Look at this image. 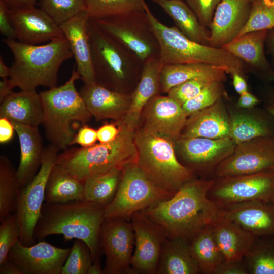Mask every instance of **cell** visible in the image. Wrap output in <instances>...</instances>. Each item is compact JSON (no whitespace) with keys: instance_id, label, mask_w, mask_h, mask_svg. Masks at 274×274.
<instances>
[{"instance_id":"39","label":"cell","mask_w":274,"mask_h":274,"mask_svg":"<svg viewBox=\"0 0 274 274\" xmlns=\"http://www.w3.org/2000/svg\"><path fill=\"white\" fill-rule=\"evenodd\" d=\"M91 19L113 17L134 11H145V0H84Z\"/></svg>"},{"instance_id":"42","label":"cell","mask_w":274,"mask_h":274,"mask_svg":"<svg viewBox=\"0 0 274 274\" xmlns=\"http://www.w3.org/2000/svg\"><path fill=\"white\" fill-rule=\"evenodd\" d=\"M93 261L90 250L86 244L81 240L74 239L60 274H88Z\"/></svg>"},{"instance_id":"48","label":"cell","mask_w":274,"mask_h":274,"mask_svg":"<svg viewBox=\"0 0 274 274\" xmlns=\"http://www.w3.org/2000/svg\"><path fill=\"white\" fill-rule=\"evenodd\" d=\"M97 140V130L85 125L75 134L71 145L79 144L82 147H88L96 144Z\"/></svg>"},{"instance_id":"13","label":"cell","mask_w":274,"mask_h":274,"mask_svg":"<svg viewBox=\"0 0 274 274\" xmlns=\"http://www.w3.org/2000/svg\"><path fill=\"white\" fill-rule=\"evenodd\" d=\"M274 172V135L236 145L231 155L215 169V178Z\"/></svg>"},{"instance_id":"15","label":"cell","mask_w":274,"mask_h":274,"mask_svg":"<svg viewBox=\"0 0 274 274\" xmlns=\"http://www.w3.org/2000/svg\"><path fill=\"white\" fill-rule=\"evenodd\" d=\"M180 162L190 169L213 173L216 167L233 152L236 144L230 137L210 139L180 137L175 142Z\"/></svg>"},{"instance_id":"24","label":"cell","mask_w":274,"mask_h":274,"mask_svg":"<svg viewBox=\"0 0 274 274\" xmlns=\"http://www.w3.org/2000/svg\"><path fill=\"white\" fill-rule=\"evenodd\" d=\"M164 65L160 57L144 62L139 81L130 95L129 108L121 120L127 126L136 130L145 106L153 97L158 94L160 74Z\"/></svg>"},{"instance_id":"50","label":"cell","mask_w":274,"mask_h":274,"mask_svg":"<svg viewBox=\"0 0 274 274\" xmlns=\"http://www.w3.org/2000/svg\"><path fill=\"white\" fill-rule=\"evenodd\" d=\"M119 132L116 122L104 124L97 130V140L101 143H107L114 140Z\"/></svg>"},{"instance_id":"1","label":"cell","mask_w":274,"mask_h":274,"mask_svg":"<svg viewBox=\"0 0 274 274\" xmlns=\"http://www.w3.org/2000/svg\"><path fill=\"white\" fill-rule=\"evenodd\" d=\"M214 179L194 178L183 184L170 198L141 211L162 226L168 238L189 242L218 218L220 207L208 196Z\"/></svg>"},{"instance_id":"36","label":"cell","mask_w":274,"mask_h":274,"mask_svg":"<svg viewBox=\"0 0 274 274\" xmlns=\"http://www.w3.org/2000/svg\"><path fill=\"white\" fill-rule=\"evenodd\" d=\"M122 170L94 176L84 182L83 201L106 208L113 199Z\"/></svg>"},{"instance_id":"46","label":"cell","mask_w":274,"mask_h":274,"mask_svg":"<svg viewBox=\"0 0 274 274\" xmlns=\"http://www.w3.org/2000/svg\"><path fill=\"white\" fill-rule=\"evenodd\" d=\"M200 24L209 28L215 10L222 0H185Z\"/></svg>"},{"instance_id":"14","label":"cell","mask_w":274,"mask_h":274,"mask_svg":"<svg viewBox=\"0 0 274 274\" xmlns=\"http://www.w3.org/2000/svg\"><path fill=\"white\" fill-rule=\"evenodd\" d=\"M99 241L106 255L104 274L133 273L130 263L134 233L131 223L122 218H105Z\"/></svg>"},{"instance_id":"62","label":"cell","mask_w":274,"mask_h":274,"mask_svg":"<svg viewBox=\"0 0 274 274\" xmlns=\"http://www.w3.org/2000/svg\"><path fill=\"white\" fill-rule=\"evenodd\" d=\"M248 1H250V2H252L254 1V0H248Z\"/></svg>"},{"instance_id":"44","label":"cell","mask_w":274,"mask_h":274,"mask_svg":"<svg viewBox=\"0 0 274 274\" xmlns=\"http://www.w3.org/2000/svg\"><path fill=\"white\" fill-rule=\"evenodd\" d=\"M0 264L8 259L11 248L20 239L21 231L16 213L0 221Z\"/></svg>"},{"instance_id":"25","label":"cell","mask_w":274,"mask_h":274,"mask_svg":"<svg viewBox=\"0 0 274 274\" xmlns=\"http://www.w3.org/2000/svg\"><path fill=\"white\" fill-rule=\"evenodd\" d=\"M229 115L222 98L188 117L180 137H229Z\"/></svg>"},{"instance_id":"38","label":"cell","mask_w":274,"mask_h":274,"mask_svg":"<svg viewBox=\"0 0 274 274\" xmlns=\"http://www.w3.org/2000/svg\"><path fill=\"white\" fill-rule=\"evenodd\" d=\"M250 274H274V236L258 237L244 258Z\"/></svg>"},{"instance_id":"18","label":"cell","mask_w":274,"mask_h":274,"mask_svg":"<svg viewBox=\"0 0 274 274\" xmlns=\"http://www.w3.org/2000/svg\"><path fill=\"white\" fill-rule=\"evenodd\" d=\"M71 250L41 240L27 246L19 239L10 249L8 259L18 266L22 274H60Z\"/></svg>"},{"instance_id":"26","label":"cell","mask_w":274,"mask_h":274,"mask_svg":"<svg viewBox=\"0 0 274 274\" xmlns=\"http://www.w3.org/2000/svg\"><path fill=\"white\" fill-rule=\"evenodd\" d=\"M12 122L20 147V160L17 175L22 187L26 186L39 171L44 151L38 127Z\"/></svg>"},{"instance_id":"23","label":"cell","mask_w":274,"mask_h":274,"mask_svg":"<svg viewBox=\"0 0 274 274\" xmlns=\"http://www.w3.org/2000/svg\"><path fill=\"white\" fill-rule=\"evenodd\" d=\"M89 17L83 11L59 26L70 44L74 56L77 71L85 85L96 83L91 64L88 31Z\"/></svg>"},{"instance_id":"57","label":"cell","mask_w":274,"mask_h":274,"mask_svg":"<svg viewBox=\"0 0 274 274\" xmlns=\"http://www.w3.org/2000/svg\"><path fill=\"white\" fill-rule=\"evenodd\" d=\"M265 110L274 118V88L269 90L264 97Z\"/></svg>"},{"instance_id":"54","label":"cell","mask_w":274,"mask_h":274,"mask_svg":"<svg viewBox=\"0 0 274 274\" xmlns=\"http://www.w3.org/2000/svg\"><path fill=\"white\" fill-rule=\"evenodd\" d=\"M242 74L239 72H234L231 75L232 77L233 87L239 95L248 91L247 82Z\"/></svg>"},{"instance_id":"61","label":"cell","mask_w":274,"mask_h":274,"mask_svg":"<svg viewBox=\"0 0 274 274\" xmlns=\"http://www.w3.org/2000/svg\"><path fill=\"white\" fill-rule=\"evenodd\" d=\"M268 81L274 82V68L272 67L266 73L262 75Z\"/></svg>"},{"instance_id":"47","label":"cell","mask_w":274,"mask_h":274,"mask_svg":"<svg viewBox=\"0 0 274 274\" xmlns=\"http://www.w3.org/2000/svg\"><path fill=\"white\" fill-rule=\"evenodd\" d=\"M0 33L6 39L16 40L10 17V10L3 0H0Z\"/></svg>"},{"instance_id":"4","label":"cell","mask_w":274,"mask_h":274,"mask_svg":"<svg viewBox=\"0 0 274 274\" xmlns=\"http://www.w3.org/2000/svg\"><path fill=\"white\" fill-rule=\"evenodd\" d=\"M115 122L119 126V132L114 140L88 147L67 149L58 154L56 163L84 183L89 178L122 170L126 165L137 162L135 129L122 120Z\"/></svg>"},{"instance_id":"35","label":"cell","mask_w":274,"mask_h":274,"mask_svg":"<svg viewBox=\"0 0 274 274\" xmlns=\"http://www.w3.org/2000/svg\"><path fill=\"white\" fill-rule=\"evenodd\" d=\"M188 243L190 253L200 272L214 274L225 258L216 239L212 226L199 232Z\"/></svg>"},{"instance_id":"63","label":"cell","mask_w":274,"mask_h":274,"mask_svg":"<svg viewBox=\"0 0 274 274\" xmlns=\"http://www.w3.org/2000/svg\"><path fill=\"white\" fill-rule=\"evenodd\" d=\"M272 204H273V206H274V200H273V202H272Z\"/></svg>"},{"instance_id":"59","label":"cell","mask_w":274,"mask_h":274,"mask_svg":"<svg viewBox=\"0 0 274 274\" xmlns=\"http://www.w3.org/2000/svg\"><path fill=\"white\" fill-rule=\"evenodd\" d=\"M10 74V67L4 63L2 56L0 57V77L2 79H9Z\"/></svg>"},{"instance_id":"43","label":"cell","mask_w":274,"mask_h":274,"mask_svg":"<svg viewBox=\"0 0 274 274\" xmlns=\"http://www.w3.org/2000/svg\"><path fill=\"white\" fill-rule=\"evenodd\" d=\"M223 82L222 81L212 82L198 95L185 102L182 107L188 117L222 98L225 93Z\"/></svg>"},{"instance_id":"22","label":"cell","mask_w":274,"mask_h":274,"mask_svg":"<svg viewBox=\"0 0 274 274\" xmlns=\"http://www.w3.org/2000/svg\"><path fill=\"white\" fill-rule=\"evenodd\" d=\"M86 107L97 121L123 119L130 106L131 95L97 83L82 87L79 91Z\"/></svg>"},{"instance_id":"58","label":"cell","mask_w":274,"mask_h":274,"mask_svg":"<svg viewBox=\"0 0 274 274\" xmlns=\"http://www.w3.org/2000/svg\"><path fill=\"white\" fill-rule=\"evenodd\" d=\"M11 87L9 79H2L0 81V102H1L6 97L13 91Z\"/></svg>"},{"instance_id":"33","label":"cell","mask_w":274,"mask_h":274,"mask_svg":"<svg viewBox=\"0 0 274 274\" xmlns=\"http://www.w3.org/2000/svg\"><path fill=\"white\" fill-rule=\"evenodd\" d=\"M174 21L176 27L186 37L197 43L209 45V30L199 22L197 16L182 0H151Z\"/></svg>"},{"instance_id":"20","label":"cell","mask_w":274,"mask_h":274,"mask_svg":"<svg viewBox=\"0 0 274 274\" xmlns=\"http://www.w3.org/2000/svg\"><path fill=\"white\" fill-rule=\"evenodd\" d=\"M220 207V216L237 223L257 237L274 236L272 203L249 201Z\"/></svg>"},{"instance_id":"32","label":"cell","mask_w":274,"mask_h":274,"mask_svg":"<svg viewBox=\"0 0 274 274\" xmlns=\"http://www.w3.org/2000/svg\"><path fill=\"white\" fill-rule=\"evenodd\" d=\"M84 183L56 163L47 182L45 200L47 203H65L83 200Z\"/></svg>"},{"instance_id":"6","label":"cell","mask_w":274,"mask_h":274,"mask_svg":"<svg viewBox=\"0 0 274 274\" xmlns=\"http://www.w3.org/2000/svg\"><path fill=\"white\" fill-rule=\"evenodd\" d=\"M79 78L80 74L74 70L63 85L39 93L46 136L51 144L64 150L71 146L75 135L72 123L77 121L84 124L92 117L76 88L75 82Z\"/></svg>"},{"instance_id":"37","label":"cell","mask_w":274,"mask_h":274,"mask_svg":"<svg viewBox=\"0 0 274 274\" xmlns=\"http://www.w3.org/2000/svg\"><path fill=\"white\" fill-rule=\"evenodd\" d=\"M22 187L10 159L0 156V221L15 213Z\"/></svg>"},{"instance_id":"9","label":"cell","mask_w":274,"mask_h":274,"mask_svg":"<svg viewBox=\"0 0 274 274\" xmlns=\"http://www.w3.org/2000/svg\"><path fill=\"white\" fill-rule=\"evenodd\" d=\"M174 195L154 184L144 174L137 162L126 165L122 175L116 194L105 208V218H122L127 220L133 214Z\"/></svg>"},{"instance_id":"5","label":"cell","mask_w":274,"mask_h":274,"mask_svg":"<svg viewBox=\"0 0 274 274\" xmlns=\"http://www.w3.org/2000/svg\"><path fill=\"white\" fill-rule=\"evenodd\" d=\"M88 31L96 83L125 93L124 86L127 82L139 81L144 62L91 19Z\"/></svg>"},{"instance_id":"11","label":"cell","mask_w":274,"mask_h":274,"mask_svg":"<svg viewBox=\"0 0 274 274\" xmlns=\"http://www.w3.org/2000/svg\"><path fill=\"white\" fill-rule=\"evenodd\" d=\"M60 149L51 144L45 147L41 167L32 179L21 189L15 213L20 225V241L25 246L35 244L33 231L40 217L50 173L56 163Z\"/></svg>"},{"instance_id":"28","label":"cell","mask_w":274,"mask_h":274,"mask_svg":"<svg viewBox=\"0 0 274 274\" xmlns=\"http://www.w3.org/2000/svg\"><path fill=\"white\" fill-rule=\"evenodd\" d=\"M212 228L225 260L243 259L258 238L237 223L220 215Z\"/></svg>"},{"instance_id":"51","label":"cell","mask_w":274,"mask_h":274,"mask_svg":"<svg viewBox=\"0 0 274 274\" xmlns=\"http://www.w3.org/2000/svg\"><path fill=\"white\" fill-rule=\"evenodd\" d=\"M12 122L5 117H0V143L4 144L11 140L14 133Z\"/></svg>"},{"instance_id":"7","label":"cell","mask_w":274,"mask_h":274,"mask_svg":"<svg viewBox=\"0 0 274 274\" xmlns=\"http://www.w3.org/2000/svg\"><path fill=\"white\" fill-rule=\"evenodd\" d=\"M145 11L151 22L160 46L159 57L164 65L203 63L212 65L232 75L243 74L244 62L222 48L195 42L176 27H168L159 21L147 4Z\"/></svg>"},{"instance_id":"17","label":"cell","mask_w":274,"mask_h":274,"mask_svg":"<svg viewBox=\"0 0 274 274\" xmlns=\"http://www.w3.org/2000/svg\"><path fill=\"white\" fill-rule=\"evenodd\" d=\"M187 118L181 105L168 95L157 94L145 106L140 118L142 126L139 129L175 142L180 137Z\"/></svg>"},{"instance_id":"19","label":"cell","mask_w":274,"mask_h":274,"mask_svg":"<svg viewBox=\"0 0 274 274\" xmlns=\"http://www.w3.org/2000/svg\"><path fill=\"white\" fill-rule=\"evenodd\" d=\"M248 0H222L217 6L209 28V45L221 48L238 36L250 15Z\"/></svg>"},{"instance_id":"52","label":"cell","mask_w":274,"mask_h":274,"mask_svg":"<svg viewBox=\"0 0 274 274\" xmlns=\"http://www.w3.org/2000/svg\"><path fill=\"white\" fill-rule=\"evenodd\" d=\"M236 106L242 109H251L259 104L261 100L248 91L239 95Z\"/></svg>"},{"instance_id":"3","label":"cell","mask_w":274,"mask_h":274,"mask_svg":"<svg viewBox=\"0 0 274 274\" xmlns=\"http://www.w3.org/2000/svg\"><path fill=\"white\" fill-rule=\"evenodd\" d=\"M106 208L84 201L44 203L33 231L36 239L62 235L66 241L80 239L89 247L93 261L99 259V235Z\"/></svg>"},{"instance_id":"27","label":"cell","mask_w":274,"mask_h":274,"mask_svg":"<svg viewBox=\"0 0 274 274\" xmlns=\"http://www.w3.org/2000/svg\"><path fill=\"white\" fill-rule=\"evenodd\" d=\"M0 117L11 122L31 126L42 124L43 106L40 93L36 90L13 92L1 102Z\"/></svg>"},{"instance_id":"8","label":"cell","mask_w":274,"mask_h":274,"mask_svg":"<svg viewBox=\"0 0 274 274\" xmlns=\"http://www.w3.org/2000/svg\"><path fill=\"white\" fill-rule=\"evenodd\" d=\"M137 164L158 187L174 195L194 174L178 160L175 142L136 128Z\"/></svg>"},{"instance_id":"2","label":"cell","mask_w":274,"mask_h":274,"mask_svg":"<svg viewBox=\"0 0 274 274\" xmlns=\"http://www.w3.org/2000/svg\"><path fill=\"white\" fill-rule=\"evenodd\" d=\"M4 43L13 56L9 81L11 87L36 90L40 86H57L61 64L73 56L70 44L63 35L44 44L30 45L5 39Z\"/></svg>"},{"instance_id":"21","label":"cell","mask_w":274,"mask_h":274,"mask_svg":"<svg viewBox=\"0 0 274 274\" xmlns=\"http://www.w3.org/2000/svg\"><path fill=\"white\" fill-rule=\"evenodd\" d=\"M10 17L16 40L21 43L39 45L63 35L60 26L40 8L10 11Z\"/></svg>"},{"instance_id":"55","label":"cell","mask_w":274,"mask_h":274,"mask_svg":"<svg viewBox=\"0 0 274 274\" xmlns=\"http://www.w3.org/2000/svg\"><path fill=\"white\" fill-rule=\"evenodd\" d=\"M0 274H22L18 266L8 259L0 264Z\"/></svg>"},{"instance_id":"53","label":"cell","mask_w":274,"mask_h":274,"mask_svg":"<svg viewBox=\"0 0 274 274\" xmlns=\"http://www.w3.org/2000/svg\"><path fill=\"white\" fill-rule=\"evenodd\" d=\"M10 11H19L35 7L37 0H3Z\"/></svg>"},{"instance_id":"10","label":"cell","mask_w":274,"mask_h":274,"mask_svg":"<svg viewBox=\"0 0 274 274\" xmlns=\"http://www.w3.org/2000/svg\"><path fill=\"white\" fill-rule=\"evenodd\" d=\"M92 20L135 53L144 62L159 57L158 40L145 11Z\"/></svg>"},{"instance_id":"34","label":"cell","mask_w":274,"mask_h":274,"mask_svg":"<svg viewBox=\"0 0 274 274\" xmlns=\"http://www.w3.org/2000/svg\"><path fill=\"white\" fill-rule=\"evenodd\" d=\"M226 72L212 65L193 63L164 65L160 78V92L167 93L174 86L201 77H212L224 81Z\"/></svg>"},{"instance_id":"31","label":"cell","mask_w":274,"mask_h":274,"mask_svg":"<svg viewBox=\"0 0 274 274\" xmlns=\"http://www.w3.org/2000/svg\"><path fill=\"white\" fill-rule=\"evenodd\" d=\"M274 135V118L265 110L256 114L229 115V135L236 144L262 136Z\"/></svg>"},{"instance_id":"56","label":"cell","mask_w":274,"mask_h":274,"mask_svg":"<svg viewBox=\"0 0 274 274\" xmlns=\"http://www.w3.org/2000/svg\"><path fill=\"white\" fill-rule=\"evenodd\" d=\"M266 51L271 59V67L274 68V28L268 30L265 40Z\"/></svg>"},{"instance_id":"29","label":"cell","mask_w":274,"mask_h":274,"mask_svg":"<svg viewBox=\"0 0 274 274\" xmlns=\"http://www.w3.org/2000/svg\"><path fill=\"white\" fill-rule=\"evenodd\" d=\"M267 31L263 30L246 33L221 48L248 64L262 76L271 68L265 53Z\"/></svg>"},{"instance_id":"41","label":"cell","mask_w":274,"mask_h":274,"mask_svg":"<svg viewBox=\"0 0 274 274\" xmlns=\"http://www.w3.org/2000/svg\"><path fill=\"white\" fill-rule=\"evenodd\" d=\"M273 28L274 5L271 0H254L251 3L248 20L238 36L252 31Z\"/></svg>"},{"instance_id":"40","label":"cell","mask_w":274,"mask_h":274,"mask_svg":"<svg viewBox=\"0 0 274 274\" xmlns=\"http://www.w3.org/2000/svg\"><path fill=\"white\" fill-rule=\"evenodd\" d=\"M39 5L58 26L86 11L84 0H39Z\"/></svg>"},{"instance_id":"30","label":"cell","mask_w":274,"mask_h":274,"mask_svg":"<svg viewBox=\"0 0 274 274\" xmlns=\"http://www.w3.org/2000/svg\"><path fill=\"white\" fill-rule=\"evenodd\" d=\"M200 270L191 255L189 243L180 237L168 238L163 243L157 273L198 274Z\"/></svg>"},{"instance_id":"45","label":"cell","mask_w":274,"mask_h":274,"mask_svg":"<svg viewBox=\"0 0 274 274\" xmlns=\"http://www.w3.org/2000/svg\"><path fill=\"white\" fill-rule=\"evenodd\" d=\"M214 81L221 80L212 77L194 78L173 87L167 93L168 96L182 106L185 102L196 96L209 84Z\"/></svg>"},{"instance_id":"16","label":"cell","mask_w":274,"mask_h":274,"mask_svg":"<svg viewBox=\"0 0 274 274\" xmlns=\"http://www.w3.org/2000/svg\"><path fill=\"white\" fill-rule=\"evenodd\" d=\"M131 218L135 244L130 263L133 273H156L162 247L168 234L142 211L135 213Z\"/></svg>"},{"instance_id":"49","label":"cell","mask_w":274,"mask_h":274,"mask_svg":"<svg viewBox=\"0 0 274 274\" xmlns=\"http://www.w3.org/2000/svg\"><path fill=\"white\" fill-rule=\"evenodd\" d=\"M244 258L236 260H224L214 274H248Z\"/></svg>"},{"instance_id":"12","label":"cell","mask_w":274,"mask_h":274,"mask_svg":"<svg viewBox=\"0 0 274 274\" xmlns=\"http://www.w3.org/2000/svg\"><path fill=\"white\" fill-rule=\"evenodd\" d=\"M208 196L219 207L249 201L272 203L274 172L215 178Z\"/></svg>"},{"instance_id":"60","label":"cell","mask_w":274,"mask_h":274,"mask_svg":"<svg viewBox=\"0 0 274 274\" xmlns=\"http://www.w3.org/2000/svg\"><path fill=\"white\" fill-rule=\"evenodd\" d=\"M103 269H101L99 259L95 260L90 267L88 274H102Z\"/></svg>"}]
</instances>
